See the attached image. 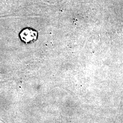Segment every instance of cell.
Wrapping results in <instances>:
<instances>
[{
    "mask_svg": "<svg viewBox=\"0 0 123 123\" xmlns=\"http://www.w3.org/2000/svg\"><path fill=\"white\" fill-rule=\"evenodd\" d=\"M20 37L23 41L28 43L37 38V33L35 31L26 29L22 31L20 34Z\"/></svg>",
    "mask_w": 123,
    "mask_h": 123,
    "instance_id": "6da1fadb",
    "label": "cell"
}]
</instances>
